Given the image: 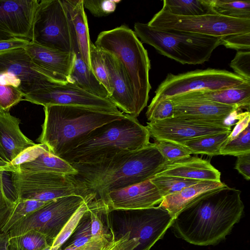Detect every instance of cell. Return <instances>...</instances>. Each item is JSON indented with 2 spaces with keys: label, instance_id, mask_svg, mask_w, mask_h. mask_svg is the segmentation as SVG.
I'll list each match as a JSON object with an SVG mask.
<instances>
[{
  "label": "cell",
  "instance_id": "836d02e7",
  "mask_svg": "<svg viewBox=\"0 0 250 250\" xmlns=\"http://www.w3.org/2000/svg\"><path fill=\"white\" fill-rule=\"evenodd\" d=\"M8 241L13 244L17 250H44L51 247L46 238L35 230H30L22 235L9 238Z\"/></svg>",
  "mask_w": 250,
  "mask_h": 250
},
{
  "label": "cell",
  "instance_id": "603a6c76",
  "mask_svg": "<svg viewBox=\"0 0 250 250\" xmlns=\"http://www.w3.org/2000/svg\"><path fill=\"white\" fill-rule=\"evenodd\" d=\"M174 98L180 99H195L211 101L233 106L249 111L250 106V82L232 87L216 90L190 92Z\"/></svg>",
  "mask_w": 250,
  "mask_h": 250
},
{
  "label": "cell",
  "instance_id": "8d00e7d4",
  "mask_svg": "<svg viewBox=\"0 0 250 250\" xmlns=\"http://www.w3.org/2000/svg\"><path fill=\"white\" fill-rule=\"evenodd\" d=\"M91 210L86 213L82 217L74 232L65 242L66 244L65 247H80L91 241L98 239H94L92 235L90 215Z\"/></svg>",
  "mask_w": 250,
  "mask_h": 250
},
{
  "label": "cell",
  "instance_id": "db71d44e",
  "mask_svg": "<svg viewBox=\"0 0 250 250\" xmlns=\"http://www.w3.org/2000/svg\"><path fill=\"white\" fill-rule=\"evenodd\" d=\"M12 38H14V37L12 36L9 34L0 31V41L7 40Z\"/></svg>",
  "mask_w": 250,
  "mask_h": 250
},
{
  "label": "cell",
  "instance_id": "c3c4849f",
  "mask_svg": "<svg viewBox=\"0 0 250 250\" xmlns=\"http://www.w3.org/2000/svg\"><path fill=\"white\" fill-rule=\"evenodd\" d=\"M31 41L25 39L14 37L0 41V53L9 50L24 48Z\"/></svg>",
  "mask_w": 250,
  "mask_h": 250
},
{
  "label": "cell",
  "instance_id": "5bb4252c",
  "mask_svg": "<svg viewBox=\"0 0 250 250\" xmlns=\"http://www.w3.org/2000/svg\"><path fill=\"white\" fill-rule=\"evenodd\" d=\"M154 140L167 141L182 145L186 141L209 135L231 131L224 121L192 120L172 117L148 122L146 126Z\"/></svg>",
  "mask_w": 250,
  "mask_h": 250
},
{
  "label": "cell",
  "instance_id": "7c38bea8",
  "mask_svg": "<svg viewBox=\"0 0 250 250\" xmlns=\"http://www.w3.org/2000/svg\"><path fill=\"white\" fill-rule=\"evenodd\" d=\"M31 42L54 50L72 53L67 19L61 0L39 1L33 20Z\"/></svg>",
  "mask_w": 250,
  "mask_h": 250
},
{
  "label": "cell",
  "instance_id": "4316f807",
  "mask_svg": "<svg viewBox=\"0 0 250 250\" xmlns=\"http://www.w3.org/2000/svg\"><path fill=\"white\" fill-rule=\"evenodd\" d=\"M17 170L33 172H54L75 175L76 169L69 163L46 150L34 160L20 165Z\"/></svg>",
  "mask_w": 250,
  "mask_h": 250
},
{
  "label": "cell",
  "instance_id": "7a4b0ae2",
  "mask_svg": "<svg viewBox=\"0 0 250 250\" xmlns=\"http://www.w3.org/2000/svg\"><path fill=\"white\" fill-rule=\"evenodd\" d=\"M241 193L227 186L188 205L174 218L171 227L174 235L196 246L219 244L243 215L244 205Z\"/></svg>",
  "mask_w": 250,
  "mask_h": 250
},
{
  "label": "cell",
  "instance_id": "8992f818",
  "mask_svg": "<svg viewBox=\"0 0 250 250\" xmlns=\"http://www.w3.org/2000/svg\"><path fill=\"white\" fill-rule=\"evenodd\" d=\"M134 32L144 43L165 56L183 64L207 62L221 45L222 37H212L172 29H158L147 23L136 22Z\"/></svg>",
  "mask_w": 250,
  "mask_h": 250
},
{
  "label": "cell",
  "instance_id": "cb8c5ba5",
  "mask_svg": "<svg viewBox=\"0 0 250 250\" xmlns=\"http://www.w3.org/2000/svg\"><path fill=\"white\" fill-rule=\"evenodd\" d=\"M33 62L53 74L67 78L74 54L45 47L30 42L24 47Z\"/></svg>",
  "mask_w": 250,
  "mask_h": 250
},
{
  "label": "cell",
  "instance_id": "74e56055",
  "mask_svg": "<svg viewBox=\"0 0 250 250\" xmlns=\"http://www.w3.org/2000/svg\"><path fill=\"white\" fill-rule=\"evenodd\" d=\"M154 144L168 163L188 157L191 154L186 147L177 143L167 141L154 140Z\"/></svg>",
  "mask_w": 250,
  "mask_h": 250
},
{
  "label": "cell",
  "instance_id": "ac0fdd59",
  "mask_svg": "<svg viewBox=\"0 0 250 250\" xmlns=\"http://www.w3.org/2000/svg\"><path fill=\"white\" fill-rule=\"evenodd\" d=\"M113 89L109 99L125 114L137 118L135 95L130 80L121 61L116 56L101 50Z\"/></svg>",
  "mask_w": 250,
  "mask_h": 250
},
{
  "label": "cell",
  "instance_id": "816d5d0a",
  "mask_svg": "<svg viewBox=\"0 0 250 250\" xmlns=\"http://www.w3.org/2000/svg\"><path fill=\"white\" fill-rule=\"evenodd\" d=\"M9 238L7 233H0V250H7Z\"/></svg>",
  "mask_w": 250,
  "mask_h": 250
},
{
  "label": "cell",
  "instance_id": "f546056e",
  "mask_svg": "<svg viewBox=\"0 0 250 250\" xmlns=\"http://www.w3.org/2000/svg\"><path fill=\"white\" fill-rule=\"evenodd\" d=\"M231 131L207 135L186 141L183 145L191 154L208 156L220 155L222 145Z\"/></svg>",
  "mask_w": 250,
  "mask_h": 250
},
{
  "label": "cell",
  "instance_id": "ee69618b",
  "mask_svg": "<svg viewBox=\"0 0 250 250\" xmlns=\"http://www.w3.org/2000/svg\"><path fill=\"white\" fill-rule=\"evenodd\" d=\"M221 45L237 51H250V32L222 37Z\"/></svg>",
  "mask_w": 250,
  "mask_h": 250
},
{
  "label": "cell",
  "instance_id": "d6a6232c",
  "mask_svg": "<svg viewBox=\"0 0 250 250\" xmlns=\"http://www.w3.org/2000/svg\"><path fill=\"white\" fill-rule=\"evenodd\" d=\"M89 61L91 71L105 87L110 96L113 89L104 59L100 50L91 41L89 44Z\"/></svg>",
  "mask_w": 250,
  "mask_h": 250
},
{
  "label": "cell",
  "instance_id": "9c48e42d",
  "mask_svg": "<svg viewBox=\"0 0 250 250\" xmlns=\"http://www.w3.org/2000/svg\"><path fill=\"white\" fill-rule=\"evenodd\" d=\"M245 81L224 69H196L177 75L168 73L158 86L150 104L190 92L216 90L240 84Z\"/></svg>",
  "mask_w": 250,
  "mask_h": 250
},
{
  "label": "cell",
  "instance_id": "7dc6e473",
  "mask_svg": "<svg viewBox=\"0 0 250 250\" xmlns=\"http://www.w3.org/2000/svg\"><path fill=\"white\" fill-rule=\"evenodd\" d=\"M113 235L112 232L108 235L91 241L81 247L77 248L66 247L63 250H103L110 241Z\"/></svg>",
  "mask_w": 250,
  "mask_h": 250
},
{
  "label": "cell",
  "instance_id": "f6af8a7d",
  "mask_svg": "<svg viewBox=\"0 0 250 250\" xmlns=\"http://www.w3.org/2000/svg\"><path fill=\"white\" fill-rule=\"evenodd\" d=\"M139 245V240L136 238H131L130 232L128 231L118 238H116L114 234L103 250H135Z\"/></svg>",
  "mask_w": 250,
  "mask_h": 250
},
{
  "label": "cell",
  "instance_id": "e575fe53",
  "mask_svg": "<svg viewBox=\"0 0 250 250\" xmlns=\"http://www.w3.org/2000/svg\"><path fill=\"white\" fill-rule=\"evenodd\" d=\"M250 153V125L237 137L226 141L220 150V155L238 156Z\"/></svg>",
  "mask_w": 250,
  "mask_h": 250
},
{
  "label": "cell",
  "instance_id": "52a82bcc",
  "mask_svg": "<svg viewBox=\"0 0 250 250\" xmlns=\"http://www.w3.org/2000/svg\"><path fill=\"white\" fill-rule=\"evenodd\" d=\"M67 78L38 66L24 48L0 53V84L12 85L24 96L53 83H67Z\"/></svg>",
  "mask_w": 250,
  "mask_h": 250
},
{
  "label": "cell",
  "instance_id": "d590c367",
  "mask_svg": "<svg viewBox=\"0 0 250 250\" xmlns=\"http://www.w3.org/2000/svg\"><path fill=\"white\" fill-rule=\"evenodd\" d=\"M48 202L19 199L15 205L10 218L2 229V232L7 233L16 223L31 213L41 208Z\"/></svg>",
  "mask_w": 250,
  "mask_h": 250
},
{
  "label": "cell",
  "instance_id": "ab89813d",
  "mask_svg": "<svg viewBox=\"0 0 250 250\" xmlns=\"http://www.w3.org/2000/svg\"><path fill=\"white\" fill-rule=\"evenodd\" d=\"M149 122L161 121L173 117L174 105L170 99H165L150 104L146 112Z\"/></svg>",
  "mask_w": 250,
  "mask_h": 250
},
{
  "label": "cell",
  "instance_id": "f1b7e54d",
  "mask_svg": "<svg viewBox=\"0 0 250 250\" xmlns=\"http://www.w3.org/2000/svg\"><path fill=\"white\" fill-rule=\"evenodd\" d=\"M107 205L94 196H88L82 205L71 216L58 235L53 241L51 250H58L75 230L80 220L89 211Z\"/></svg>",
  "mask_w": 250,
  "mask_h": 250
},
{
  "label": "cell",
  "instance_id": "4dcf8cb0",
  "mask_svg": "<svg viewBox=\"0 0 250 250\" xmlns=\"http://www.w3.org/2000/svg\"><path fill=\"white\" fill-rule=\"evenodd\" d=\"M216 14L240 19L250 20V0H211Z\"/></svg>",
  "mask_w": 250,
  "mask_h": 250
},
{
  "label": "cell",
  "instance_id": "11a10c76",
  "mask_svg": "<svg viewBox=\"0 0 250 250\" xmlns=\"http://www.w3.org/2000/svg\"><path fill=\"white\" fill-rule=\"evenodd\" d=\"M7 250H17L15 246L12 243L9 242L7 247Z\"/></svg>",
  "mask_w": 250,
  "mask_h": 250
},
{
  "label": "cell",
  "instance_id": "d4e9b609",
  "mask_svg": "<svg viewBox=\"0 0 250 250\" xmlns=\"http://www.w3.org/2000/svg\"><path fill=\"white\" fill-rule=\"evenodd\" d=\"M227 185L222 182L202 181L165 197L159 205L173 218L192 203Z\"/></svg>",
  "mask_w": 250,
  "mask_h": 250
},
{
  "label": "cell",
  "instance_id": "8fae6325",
  "mask_svg": "<svg viewBox=\"0 0 250 250\" xmlns=\"http://www.w3.org/2000/svg\"><path fill=\"white\" fill-rule=\"evenodd\" d=\"M12 187L18 200L48 202L80 193L71 175L17 170L11 172Z\"/></svg>",
  "mask_w": 250,
  "mask_h": 250
},
{
  "label": "cell",
  "instance_id": "60d3db41",
  "mask_svg": "<svg viewBox=\"0 0 250 250\" xmlns=\"http://www.w3.org/2000/svg\"><path fill=\"white\" fill-rule=\"evenodd\" d=\"M121 0H83L84 8L94 16L102 17L114 12Z\"/></svg>",
  "mask_w": 250,
  "mask_h": 250
},
{
  "label": "cell",
  "instance_id": "f907efd6",
  "mask_svg": "<svg viewBox=\"0 0 250 250\" xmlns=\"http://www.w3.org/2000/svg\"><path fill=\"white\" fill-rule=\"evenodd\" d=\"M235 169L241 174L244 178L249 180L250 179V153L237 156Z\"/></svg>",
  "mask_w": 250,
  "mask_h": 250
},
{
  "label": "cell",
  "instance_id": "6da1fadb",
  "mask_svg": "<svg viewBox=\"0 0 250 250\" xmlns=\"http://www.w3.org/2000/svg\"><path fill=\"white\" fill-rule=\"evenodd\" d=\"M167 163L155 144L149 143L98 163L71 164L77 171L71 175L83 199L93 195L105 204L109 192L150 179Z\"/></svg>",
  "mask_w": 250,
  "mask_h": 250
},
{
  "label": "cell",
  "instance_id": "f5cc1de1",
  "mask_svg": "<svg viewBox=\"0 0 250 250\" xmlns=\"http://www.w3.org/2000/svg\"><path fill=\"white\" fill-rule=\"evenodd\" d=\"M0 168H4L8 172H16L17 169L16 167L0 160Z\"/></svg>",
  "mask_w": 250,
  "mask_h": 250
},
{
  "label": "cell",
  "instance_id": "30bf717a",
  "mask_svg": "<svg viewBox=\"0 0 250 250\" xmlns=\"http://www.w3.org/2000/svg\"><path fill=\"white\" fill-rule=\"evenodd\" d=\"M84 199L70 195L50 201L16 223L7 233L9 238L35 230L51 244Z\"/></svg>",
  "mask_w": 250,
  "mask_h": 250
},
{
  "label": "cell",
  "instance_id": "bcb514c9",
  "mask_svg": "<svg viewBox=\"0 0 250 250\" xmlns=\"http://www.w3.org/2000/svg\"><path fill=\"white\" fill-rule=\"evenodd\" d=\"M47 150L48 149L44 145L40 143L35 144L34 146L25 149L9 165L16 167L17 169V167L20 165L34 160Z\"/></svg>",
  "mask_w": 250,
  "mask_h": 250
},
{
  "label": "cell",
  "instance_id": "7bdbcfd3",
  "mask_svg": "<svg viewBox=\"0 0 250 250\" xmlns=\"http://www.w3.org/2000/svg\"><path fill=\"white\" fill-rule=\"evenodd\" d=\"M229 65L235 74L250 82V51H237Z\"/></svg>",
  "mask_w": 250,
  "mask_h": 250
},
{
  "label": "cell",
  "instance_id": "484cf974",
  "mask_svg": "<svg viewBox=\"0 0 250 250\" xmlns=\"http://www.w3.org/2000/svg\"><path fill=\"white\" fill-rule=\"evenodd\" d=\"M72 83L93 95L109 99L110 95L105 87L97 79L90 68L79 54H75L72 66L67 77Z\"/></svg>",
  "mask_w": 250,
  "mask_h": 250
},
{
  "label": "cell",
  "instance_id": "e0dca14e",
  "mask_svg": "<svg viewBox=\"0 0 250 250\" xmlns=\"http://www.w3.org/2000/svg\"><path fill=\"white\" fill-rule=\"evenodd\" d=\"M163 199L158 188L148 179L109 192L105 203L109 212L113 210H134L156 206Z\"/></svg>",
  "mask_w": 250,
  "mask_h": 250
},
{
  "label": "cell",
  "instance_id": "4fadbf2b",
  "mask_svg": "<svg viewBox=\"0 0 250 250\" xmlns=\"http://www.w3.org/2000/svg\"><path fill=\"white\" fill-rule=\"evenodd\" d=\"M24 100L43 105H68L98 109L114 114H121L109 99L90 94L70 83H53L33 91L24 97Z\"/></svg>",
  "mask_w": 250,
  "mask_h": 250
},
{
  "label": "cell",
  "instance_id": "3957f363",
  "mask_svg": "<svg viewBox=\"0 0 250 250\" xmlns=\"http://www.w3.org/2000/svg\"><path fill=\"white\" fill-rule=\"evenodd\" d=\"M44 120L37 139L52 154L61 157L77 147L93 130L125 117L77 106L47 105L44 107Z\"/></svg>",
  "mask_w": 250,
  "mask_h": 250
},
{
  "label": "cell",
  "instance_id": "2e32d148",
  "mask_svg": "<svg viewBox=\"0 0 250 250\" xmlns=\"http://www.w3.org/2000/svg\"><path fill=\"white\" fill-rule=\"evenodd\" d=\"M39 4L37 0H0V31L31 41Z\"/></svg>",
  "mask_w": 250,
  "mask_h": 250
},
{
  "label": "cell",
  "instance_id": "d6986e66",
  "mask_svg": "<svg viewBox=\"0 0 250 250\" xmlns=\"http://www.w3.org/2000/svg\"><path fill=\"white\" fill-rule=\"evenodd\" d=\"M61 1L67 19L72 52L79 54L90 68V41L83 0H61Z\"/></svg>",
  "mask_w": 250,
  "mask_h": 250
},
{
  "label": "cell",
  "instance_id": "7402d4cb",
  "mask_svg": "<svg viewBox=\"0 0 250 250\" xmlns=\"http://www.w3.org/2000/svg\"><path fill=\"white\" fill-rule=\"evenodd\" d=\"M155 175L181 177L198 181L221 182V173L209 161L196 156H189L168 163Z\"/></svg>",
  "mask_w": 250,
  "mask_h": 250
},
{
  "label": "cell",
  "instance_id": "681fc988",
  "mask_svg": "<svg viewBox=\"0 0 250 250\" xmlns=\"http://www.w3.org/2000/svg\"><path fill=\"white\" fill-rule=\"evenodd\" d=\"M237 119L238 122L236 123L233 129L231 131L226 141H229L238 136V135L250 125V114L249 111H246L238 115Z\"/></svg>",
  "mask_w": 250,
  "mask_h": 250
},
{
  "label": "cell",
  "instance_id": "6f0895ef",
  "mask_svg": "<svg viewBox=\"0 0 250 250\" xmlns=\"http://www.w3.org/2000/svg\"><path fill=\"white\" fill-rule=\"evenodd\" d=\"M2 111H2V110L1 109V108H0V112H2Z\"/></svg>",
  "mask_w": 250,
  "mask_h": 250
},
{
  "label": "cell",
  "instance_id": "9f6ffc18",
  "mask_svg": "<svg viewBox=\"0 0 250 250\" xmlns=\"http://www.w3.org/2000/svg\"><path fill=\"white\" fill-rule=\"evenodd\" d=\"M0 170H5V171H6V169H5L4 168H0Z\"/></svg>",
  "mask_w": 250,
  "mask_h": 250
},
{
  "label": "cell",
  "instance_id": "5b68a950",
  "mask_svg": "<svg viewBox=\"0 0 250 250\" xmlns=\"http://www.w3.org/2000/svg\"><path fill=\"white\" fill-rule=\"evenodd\" d=\"M95 45L116 56L122 62L133 89L139 115L146 106L151 88L150 61L146 50L134 31L125 25L98 35Z\"/></svg>",
  "mask_w": 250,
  "mask_h": 250
},
{
  "label": "cell",
  "instance_id": "b9f144b4",
  "mask_svg": "<svg viewBox=\"0 0 250 250\" xmlns=\"http://www.w3.org/2000/svg\"><path fill=\"white\" fill-rule=\"evenodd\" d=\"M24 95L16 87L0 84V107L3 111H9L12 106L24 100Z\"/></svg>",
  "mask_w": 250,
  "mask_h": 250
},
{
  "label": "cell",
  "instance_id": "44dd1931",
  "mask_svg": "<svg viewBox=\"0 0 250 250\" xmlns=\"http://www.w3.org/2000/svg\"><path fill=\"white\" fill-rule=\"evenodd\" d=\"M20 124V120L8 111L0 112V160L8 164L36 144L21 132Z\"/></svg>",
  "mask_w": 250,
  "mask_h": 250
},
{
  "label": "cell",
  "instance_id": "277c9868",
  "mask_svg": "<svg viewBox=\"0 0 250 250\" xmlns=\"http://www.w3.org/2000/svg\"><path fill=\"white\" fill-rule=\"evenodd\" d=\"M146 127L130 115L91 131L75 148L61 157L70 164H92L120 153L140 149L149 142Z\"/></svg>",
  "mask_w": 250,
  "mask_h": 250
},
{
  "label": "cell",
  "instance_id": "9a60e30c",
  "mask_svg": "<svg viewBox=\"0 0 250 250\" xmlns=\"http://www.w3.org/2000/svg\"><path fill=\"white\" fill-rule=\"evenodd\" d=\"M129 211L123 220L130 238H136L140 245L135 250H150L171 227L174 218L165 209L158 205L152 208Z\"/></svg>",
  "mask_w": 250,
  "mask_h": 250
},
{
  "label": "cell",
  "instance_id": "83f0119b",
  "mask_svg": "<svg viewBox=\"0 0 250 250\" xmlns=\"http://www.w3.org/2000/svg\"><path fill=\"white\" fill-rule=\"evenodd\" d=\"M162 8L172 14L184 17L217 14L211 0H164Z\"/></svg>",
  "mask_w": 250,
  "mask_h": 250
},
{
  "label": "cell",
  "instance_id": "1f68e13d",
  "mask_svg": "<svg viewBox=\"0 0 250 250\" xmlns=\"http://www.w3.org/2000/svg\"><path fill=\"white\" fill-rule=\"evenodd\" d=\"M150 180L158 188L164 198L202 181L165 175H155Z\"/></svg>",
  "mask_w": 250,
  "mask_h": 250
},
{
  "label": "cell",
  "instance_id": "f35d334b",
  "mask_svg": "<svg viewBox=\"0 0 250 250\" xmlns=\"http://www.w3.org/2000/svg\"><path fill=\"white\" fill-rule=\"evenodd\" d=\"M4 174L5 170H0V233L10 218L16 204L9 199L11 192L5 186Z\"/></svg>",
  "mask_w": 250,
  "mask_h": 250
},
{
  "label": "cell",
  "instance_id": "ffe728a7",
  "mask_svg": "<svg viewBox=\"0 0 250 250\" xmlns=\"http://www.w3.org/2000/svg\"><path fill=\"white\" fill-rule=\"evenodd\" d=\"M168 99L172 101L174 105L173 117L192 120L225 122L239 109L235 106L208 101L174 97Z\"/></svg>",
  "mask_w": 250,
  "mask_h": 250
},
{
  "label": "cell",
  "instance_id": "ba28073f",
  "mask_svg": "<svg viewBox=\"0 0 250 250\" xmlns=\"http://www.w3.org/2000/svg\"><path fill=\"white\" fill-rule=\"evenodd\" d=\"M150 26L196 33L212 37L250 32V20L219 14L184 17L171 14L162 8L147 23Z\"/></svg>",
  "mask_w": 250,
  "mask_h": 250
}]
</instances>
